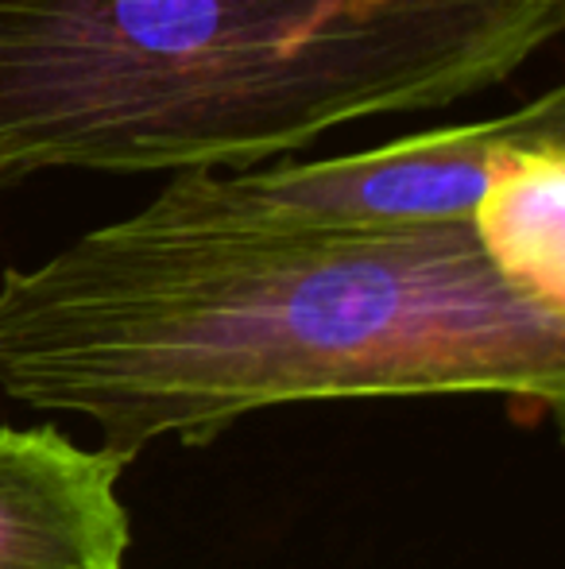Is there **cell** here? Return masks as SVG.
Returning <instances> with one entry per match:
<instances>
[{
  "label": "cell",
  "mask_w": 565,
  "mask_h": 569,
  "mask_svg": "<svg viewBox=\"0 0 565 569\" xmlns=\"http://www.w3.org/2000/svg\"><path fill=\"white\" fill-rule=\"evenodd\" d=\"M0 391L90 419L124 465L283 403L504 396L558 415L565 315L515 291L473 226L256 218L174 174L143 210L0 276Z\"/></svg>",
  "instance_id": "obj_1"
},
{
  "label": "cell",
  "mask_w": 565,
  "mask_h": 569,
  "mask_svg": "<svg viewBox=\"0 0 565 569\" xmlns=\"http://www.w3.org/2000/svg\"><path fill=\"white\" fill-rule=\"evenodd\" d=\"M565 0H0V194L244 171L507 82Z\"/></svg>",
  "instance_id": "obj_2"
},
{
  "label": "cell",
  "mask_w": 565,
  "mask_h": 569,
  "mask_svg": "<svg viewBox=\"0 0 565 569\" xmlns=\"http://www.w3.org/2000/svg\"><path fill=\"white\" fill-rule=\"evenodd\" d=\"M565 136V98L551 90L488 120L403 136L314 163L182 171L194 194L221 210L349 229L468 226L492 171L527 143Z\"/></svg>",
  "instance_id": "obj_3"
},
{
  "label": "cell",
  "mask_w": 565,
  "mask_h": 569,
  "mask_svg": "<svg viewBox=\"0 0 565 569\" xmlns=\"http://www.w3.org/2000/svg\"><path fill=\"white\" fill-rule=\"evenodd\" d=\"M124 461L54 427H0V569H124Z\"/></svg>",
  "instance_id": "obj_4"
},
{
  "label": "cell",
  "mask_w": 565,
  "mask_h": 569,
  "mask_svg": "<svg viewBox=\"0 0 565 569\" xmlns=\"http://www.w3.org/2000/svg\"><path fill=\"white\" fill-rule=\"evenodd\" d=\"M468 226L515 291L565 315V136L515 148L492 171Z\"/></svg>",
  "instance_id": "obj_5"
}]
</instances>
